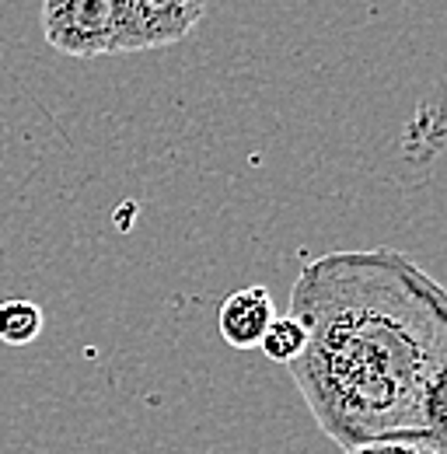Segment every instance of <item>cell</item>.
<instances>
[{"label":"cell","instance_id":"6da1fadb","mask_svg":"<svg viewBox=\"0 0 447 454\" xmlns=\"http://www.w3.org/2000/svg\"><path fill=\"white\" fill-rule=\"evenodd\" d=\"M290 315L308 342L286 371L333 444L427 437L447 451V286L420 262L395 248L318 255Z\"/></svg>","mask_w":447,"mask_h":454},{"label":"cell","instance_id":"7a4b0ae2","mask_svg":"<svg viewBox=\"0 0 447 454\" xmlns=\"http://www.w3.org/2000/svg\"><path fill=\"white\" fill-rule=\"evenodd\" d=\"M46 43L63 57L95 59L133 53L126 0H43Z\"/></svg>","mask_w":447,"mask_h":454},{"label":"cell","instance_id":"3957f363","mask_svg":"<svg viewBox=\"0 0 447 454\" xmlns=\"http://www.w3.org/2000/svg\"><path fill=\"white\" fill-rule=\"evenodd\" d=\"M133 53L182 43L207 14V0H126Z\"/></svg>","mask_w":447,"mask_h":454},{"label":"cell","instance_id":"277c9868","mask_svg":"<svg viewBox=\"0 0 447 454\" xmlns=\"http://www.w3.org/2000/svg\"><path fill=\"white\" fill-rule=\"evenodd\" d=\"M277 318V304L266 286H241L231 297H224L217 311V329L227 346L234 349H252L266 336L270 322Z\"/></svg>","mask_w":447,"mask_h":454},{"label":"cell","instance_id":"5b68a950","mask_svg":"<svg viewBox=\"0 0 447 454\" xmlns=\"http://www.w3.org/2000/svg\"><path fill=\"white\" fill-rule=\"evenodd\" d=\"M43 333V308L32 301H0V342L28 346Z\"/></svg>","mask_w":447,"mask_h":454},{"label":"cell","instance_id":"8992f818","mask_svg":"<svg viewBox=\"0 0 447 454\" xmlns=\"http://www.w3.org/2000/svg\"><path fill=\"white\" fill-rule=\"evenodd\" d=\"M304 342H308V333H304V325L286 311V315H277L273 322H270V329H266V336L259 340V349L273 360V364H294L297 356H301V349H304Z\"/></svg>","mask_w":447,"mask_h":454},{"label":"cell","instance_id":"52a82bcc","mask_svg":"<svg viewBox=\"0 0 447 454\" xmlns=\"http://www.w3.org/2000/svg\"><path fill=\"white\" fill-rule=\"evenodd\" d=\"M346 454H447L441 444L427 441V437H374V441H360L342 448Z\"/></svg>","mask_w":447,"mask_h":454}]
</instances>
